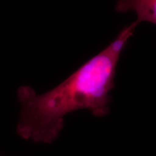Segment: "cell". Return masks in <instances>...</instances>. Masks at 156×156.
Listing matches in <instances>:
<instances>
[{"mask_svg": "<svg viewBox=\"0 0 156 156\" xmlns=\"http://www.w3.org/2000/svg\"><path fill=\"white\" fill-rule=\"evenodd\" d=\"M0 156H1V155H0Z\"/></svg>", "mask_w": 156, "mask_h": 156, "instance_id": "obj_3", "label": "cell"}, {"mask_svg": "<svg viewBox=\"0 0 156 156\" xmlns=\"http://www.w3.org/2000/svg\"><path fill=\"white\" fill-rule=\"evenodd\" d=\"M138 23L121 31L112 43L72 74L63 83L44 94L28 85L17 90L20 105L17 132L34 142L51 144L64 128V116L79 109L90 110L95 116L108 114L120 55Z\"/></svg>", "mask_w": 156, "mask_h": 156, "instance_id": "obj_1", "label": "cell"}, {"mask_svg": "<svg viewBox=\"0 0 156 156\" xmlns=\"http://www.w3.org/2000/svg\"><path fill=\"white\" fill-rule=\"evenodd\" d=\"M116 10L119 12H135L138 24L140 22L156 23V0H118Z\"/></svg>", "mask_w": 156, "mask_h": 156, "instance_id": "obj_2", "label": "cell"}]
</instances>
